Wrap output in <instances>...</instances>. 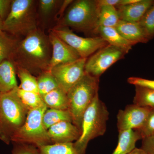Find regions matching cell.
<instances>
[{"instance_id": "6da1fadb", "label": "cell", "mask_w": 154, "mask_h": 154, "mask_svg": "<svg viewBox=\"0 0 154 154\" xmlns=\"http://www.w3.org/2000/svg\"><path fill=\"white\" fill-rule=\"evenodd\" d=\"M52 46L49 36L40 28L21 39L11 60L17 67L37 77L49 71Z\"/></svg>"}, {"instance_id": "7a4b0ae2", "label": "cell", "mask_w": 154, "mask_h": 154, "mask_svg": "<svg viewBox=\"0 0 154 154\" xmlns=\"http://www.w3.org/2000/svg\"><path fill=\"white\" fill-rule=\"evenodd\" d=\"M18 88L0 95V140L7 145L25 123L29 110L19 97Z\"/></svg>"}, {"instance_id": "3957f363", "label": "cell", "mask_w": 154, "mask_h": 154, "mask_svg": "<svg viewBox=\"0 0 154 154\" xmlns=\"http://www.w3.org/2000/svg\"><path fill=\"white\" fill-rule=\"evenodd\" d=\"M37 1L13 0L11 11L3 22V31L23 38L38 28Z\"/></svg>"}, {"instance_id": "277c9868", "label": "cell", "mask_w": 154, "mask_h": 154, "mask_svg": "<svg viewBox=\"0 0 154 154\" xmlns=\"http://www.w3.org/2000/svg\"><path fill=\"white\" fill-rule=\"evenodd\" d=\"M109 113L97 94L85 111L82 119L81 135L74 143L80 154H85L88 144L95 138L104 135L107 130Z\"/></svg>"}, {"instance_id": "5b68a950", "label": "cell", "mask_w": 154, "mask_h": 154, "mask_svg": "<svg viewBox=\"0 0 154 154\" xmlns=\"http://www.w3.org/2000/svg\"><path fill=\"white\" fill-rule=\"evenodd\" d=\"M100 9L96 1H73L55 27H66L85 33L96 34Z\"/></svg>"}, {"instance_id": "8992f818", "label": "cell", "mask_w": 154, "mask_h": 154, "mask_svg": "<svg viewBox=\"0 0 154 154\" xmlns=\"http://www.w3.org/2000/svg\"><path fill=\"white\" fill-rule=\"evenodd\" d=\"M99 78L86 73L67 93L72 122L81 131L83 114L98 94Z\"/></svg>"}, {"instance_id": "52a82bcc", "label": "cell", "mask_w": 154, "mask_h": 154, "mask_svg": "<svg viewBox=\"0 0 154 154\" xmlns=\"http://www.w3.org/2000/svg\"><path fill=\"white\" fill-rule=\"evenodd\" d=\"M47 108L44 105L29 110L25 123L14 135L12 142L30 144L38 148L51 144L42 122Z\"/></svg>"}, {"instance_id": "ba28073f", "label": "cell", "mask_w": 154, "mask_h": 154, "mask_svg": "<svg viewBox=\"0 0 154 154\" xmlns=\"http://www.w3.org/2000/svg\"><path fill=\"white\" fill-rule=\"evenodd\" d=\"M50 30L75 50L80 57L83 58H88L109 45L100 36L82 37L66 27H54Z\"/></svg>"}, {"instance_id": "9c48e42d", "label": "cell", "mask_w": 154, "mask_h": 154, "mask_svg": "<svg viewBox=\"0 0 154 154\" xmlns=\"http://www.w3.org/2000/svg\"><path fill=\"white\" fill-rule=\"evenodd\" d=\"M127 54L118 48L108 45L88 58L85 66V73L99 78L112 65L123 59Z\"/></svg>"}, {"instance_id": "30bf717a", "label": "cell", "mask_w": 154, "mask_h": 154, "mask_svg": "<svg viewBox=\"0 0 154 154\" xmlns=\"http://www.w3.org/2000/svg\"><path fill=\"white\" fill-rule=\"evenodd\" d=\"M87 59L81 58L73 62L57 66L50 70L60 88L67 94L85 74V66Z\"/></svg>"}, {"instance_id": "8fae6325", "label": "cell", "mask_w": 154, "mask_h": 154, "mask_svg": "<svg viewBox=\"0 0 154 154\" xmlns=\"http://www.w3.org/2000/svg\"><path fill=\"white\" fill-rule=\"evenodd\" d=\"M151 109L133 104L127 105L124 109L119 110L116 116L119 132L140 129L143 125Z\"/></svg>"}, {"instance_id": "7c38bea8", "label": "cell", "mask_w": 154, "mask_h": 154, "mask_svg": "<svg viewBox=\"0 0 154 154\" xmlns=\"http://www.w3.org/2000/svg\"><path fill=\"white\" fill-rule=\"evenodd\" d=\"M48 35L52 46L49 71L57 66L70 63L81 58L75 50L51 30H50Z\"/></svg>"}, {"instance_id": "4fadbf2b", "label": "cell", "mask_w": 154, "mask_h": 154, "mask_svg": "<svg viewBox=\"0 0 154 154\" xmlns=\"http://www.w3.org/2000/svg\"><path fill=\"white\" fill-rule=\"evenodd\" d=\"M48 133L51 144L73 143L81 135L79 129L69 121L61 122L52 125L48 130Z\"/></svg>"}, {"instance_id": "5bb4252c", "label": "cell", "mask_w": 154, "mask_h": 154, "mask_svg": "<svg viewBox=\"0 0 154 154\" xmlns=\"http://www.w3.org/2000/svg\"><path fill=\"white\" fill-rule=\"evenodd\" d=\"M154 3L153 0H139L137 2L116 7L121 21L139 22L146 12Z\"/></svg>"}, {"instance_id": "9a60e30c", "label": "cell", "mask_w": 154, "mask_h": 154, "mask_svg": "<svg viewBox=\"0 0 154 154\" xmlns=\"http://www.w3.org/2000/svg\"><path fill=\"white\" fill-rule=\"evenodd\" d=\"M115 28L122 36L134 45L146 43L149 41L139 22L120 20Z\"/></svg>"}, {"instance_id": "2e32d148", "label": "cell", "mask_w": 154, "mask_h": 154, "mask_svg": "<svg viewBox=\"0 0 154 154\" xmlns=\"http://www.w3.org/2000/svg\"><path fill=\"white\" fill-rule=\"evenodd\" d=\"M17 69L11 59L0 63V94H5L18 88Z\"/></svg>"}, {"instance_id": "e0dca14e", "label": "cell", "mask_w": 154, "mask_h": 154, "mask_svg": "<svg viewBox=\"0 0 154 154\" xmlns=\"http://www.w3.org/2000/svg\"><path fill=\"white\" fill-rule=\"evenodd\" d=\"M110 45L120 48L128 53L132 48L133 44L125 39L113 27H100L98 28L96 34Z\"/></svg>"}, {"instance_id": "ac0fdd59", "label": "cell", "mask_w": 154, "mask_h": 154, "mask_svg": "<svg viewBox=\"0 0 154 154\" xmlns=\"http://www.w3.org/2000/svg\"><path fill=\"white\" fill-rule=\"evenodd\" d=\"M117 146L112 154H127L135 148L137 141L142 140L137 130L129 129L119 132Z\"/></svg>"}, {"instance_id": "d6986e66", "label": "cell", "mask_w": 154, "mask_h": 154, "mask_svg": "<svg viewBox=\"0 0 154 154\" xmlns=\"http://www.w3.org/2000/svg\"><path fill=\"white\" fill-rule=\"evenodd\" d=\"M45 105L48 108L57 110H68L67 94L60 88L42 96Z\"/></svg>"}, {"instance_id": "ffe728a7", "label": "cell", "mask_w": 154, "mask_h": 154, "mask_svg": "<svg viewBox=\"0 0 154 154\" xmlns=\"http://www.w3.org/2000/svg\"><path fill=\"white\" fill-rule=\"evenodd\" d=\"M21 39L0 31V63L11 59Z\"/></svg>"}, {"instance_id": "44dd1931", "label": "cell", "mask_w": 154, "mask_h": 154, "mask_svg": "<svg viewBox=\"0 0 154 154\" xmlns=\"http://www.w3.org/2000/svg\"><path fill=\"white\" fill-rule=\"evenodd\" d=\"M119 21L118 11L116 7L109 6L102 7L99 11L97 30L100 27L116 28Z\"/></svg>"}, {"instance_id": "7402d4cb", "label": "cell", "mask_w": 154, "mask_h": 154, "mask_svg": "<svg viewBox=\"0 0 154 154\" xmlns=\"http://www.w3.org/2000/svg\"><path fill=\"white\" fill-rule=\"evenodd\" d=\"M62 121L72 122L71 115L68 110H62L47 108L43 114L42 122L45 129Z\"/></svg>"}, {"instance_id": "603a6c76", "label": "cell", "mask_w": 154, "mask_h": 154, "mask_svg": "<svg viewBox=\"0 0 154 154\" xmlns=\"http://www.w3.org/2000/svg\"><path fill=\"white\" fill-rule=\"evenodd\" d=\"M133 104L140 107L154 108V90L135 86Z\"/></svg>"}, {"instance_id": "cb8c5ba5", "label": "cell", "mask_w": 154, "mask_h": 154, "mask_svg": "<svg viewBox=\"0 0 154 154\" xmlns=\"http://www.w3.org/2000/svg\"><path fill=\"white\" fill-rule=\"evenodd\" d=\"M16 69L17 76L20 81L19 89L38 94L36 77L25 69L17 66Z\"/></svg>"}, {"instance_id": "d4e9b609", "label": "cell", "mask_w": 154, "mask_h": 154, "mask_svg": "<svg viewBox=\"0 0 154 154\" xmlns=\"http://www.w3.org/2000/svg\"><path fill=\"white\" fill-rule=\"evenodd\" d=\"M36 79L38 94L40 96L60 88L56 80L50 71L43 72L36 77Z\"/></svg>"}, {"instance_id": "484cf974", "label": "cell", "mask_w": 154, "mask_h": 154, "mask_svg": "<svg viewBox=\"0 0 154 154\" xmlns=\"http://www.w3.org/2000/svg\"><path fill=\"white\" fill-rule=\"evenodd\" d=\"M38 148L39 154H80L74 143L51 144Z\"/></svg>"}, {"instance_id": "4316f807", "label": "cell", "mask_w": 154, "mask_h": 154, "mask_svg": "<svg viewBox=\"0 0 154 154\" xmlns=\"http://www.w3.org/2000/svg\"><path fill=\"white\" fill-rule=\"evenodd\" d=\"M17 93L24 105L30 110L45 105L41 96L38 93L23 91L17 88Z\"/></svg>"}, {"instance_id": "83f0119b", "label": "cell", "mask_w": 154, "mask_h": 154, "mask_svg": "<svg viewBox=\"0 0 154 154\" xmlns=\"http://www.w3.org/2000/svg\"><path fill=\"white\" fill-rule=\"evenodd\" d=\"M149 40L154 37V3L139 22Z\"/></svg>"}, {"instance_id": "f1b7e54d", "label": "cell", "mask_w": 154, "mask_h": 154, "mask_svg": "<svg viewBox=\"0 0 154 154\" xmlns=\"http://www.w3.org/2000/svg\"><path fill=\"white\" fill-rule=\"evenodd\" d=\"M63 1L59 0H39L38 4V14L42 17H47L52 14L58 7H60Z\"/></svg>"}, {"instance_id": "f546056e", "label": "cell", "mask_w": 154, "mask_h": 154, "mask_svg": "<svg viewBox=\"0 0 154 154\" xmlns=\"http://www.w3.org/2000/svg\"><path fill=\"white\" fill-rule=\"evenodd\" d=\"M137 131L140 134L142 139L154 135V108H152L143 125Z\"/></svg>"}, {"instance_id": "4dcf8cb0", "label": "cell", "mask_w": 154, "mask_h": 154, "mask_svg": "<svg viewBox=\"0 0 154 154\" xmlns=\"http://www.w3.org/2000/svg\"><path fill=\"white\" fill-rule=\"evenodd\" d=\"M12 154H39L37 146L30 144L13 142Z\"/></svg>"}, {"instance_id": "1f68e13d", "label": "cell", "mask_w": 154, "mask_h": 154, "mask_svg": "<svg viewBox=\"0 0 154 154\" xmlns=\"http://www.w3.org/2000/svg\"><path fill=\"white\" fill-rule=\"evenodd\" d=\"M127 82L129 84L135 86H141L154 90V80L139 77H131L128 79Z\"/></svg>"}, {"instance_id": "d6a6232c", "label": "cell", "mask_w": 154, "mask_h": 154, "mask_svg": "<svg viewBox=\"0 0 154 154\" xmlns=\"http://www.w3.org/2000/svg\"><path fill=\"white\" fill-rule=\"evenodd\" d=\"M12 2L13 0H0V19L3 22L10 14Z\"/></svg>"}, {"instance_id": "836d02e7", "label": "cell", "mask_w": 154, "mask_h": 154, "mask_svg": "<svg viewBox=\"0 0 154 154\" xmlns=\"http://www.w3.org/2000/svg\"><path fill=\"white\" fill-rule=\"evenodd\" d=\"M141 148L147 154H154V135L142 139Z\"/></svg>"}, {"instance_id": "e575fe53", "label": "cell", "mask_w": 154, "mask_h": 154, "mask_svg": "<svg viewBox=\"0 0 154 154\" xmlns=\"http://www.w3.org/2000/svg\"><path fill=\"white\" fill-rule=\"evenodd\" d=\"M120 0H96L97 5L101 8L104 6H113L116 8L118 7Z\"/></svg>"}, {"instance_id": "d590c367", "label": "cell", "mask_w": 154, "mask_h": 154, "mask_svg": "<svg viewBox=\"0 0 154 154\" xmlns=\"http://www.w3.org/2000/svg\"><path fill=\"white\" fill-rule=\"evenodd\" d=\"M139 0H120V3H119L118 7L131 5V4L137 2Z\"/></svg>"}, {"instance_id": "8d00e7d4", "label": "cell", "mask_w": 154, "mask_h": 154, "mask_svg": "<svg viewBox=\"0 0 154 154\" xmlns=\"http://www.w3.org/2000/svg\"><path fill=\"white\" fill-rule=\"evenodd\" d=\"M127 154H147L141 148H137L136 147L131 152Z\"/></svg>"}, {"instance_id": "74e56055", "label": "cell", "mask_w": 154, "mask_h": 154, "mask_svg": "<svg viewBox=\"0 0 154 154\" xmlns=\"http://www.w3.org/2000/svg\"><path fill=\"white\" fill-rule=\"evenodd\" d=\"M3 22L0 19V31L2 30Z\"/></svg>"}, {"instance_id": "f35d334b", "label": "cell", "mask_w": 154, "mask_h": 154, "mask_svg": "<svg viewBox=\"0 0 154 154\" xmlns=\"http://www.w3.org/2000/svg\"><path fill=\"white\" fill-rule=\"evenodd\" d=\"M0 95H1V94H0Z\"/></svg>"}]
</instances>
